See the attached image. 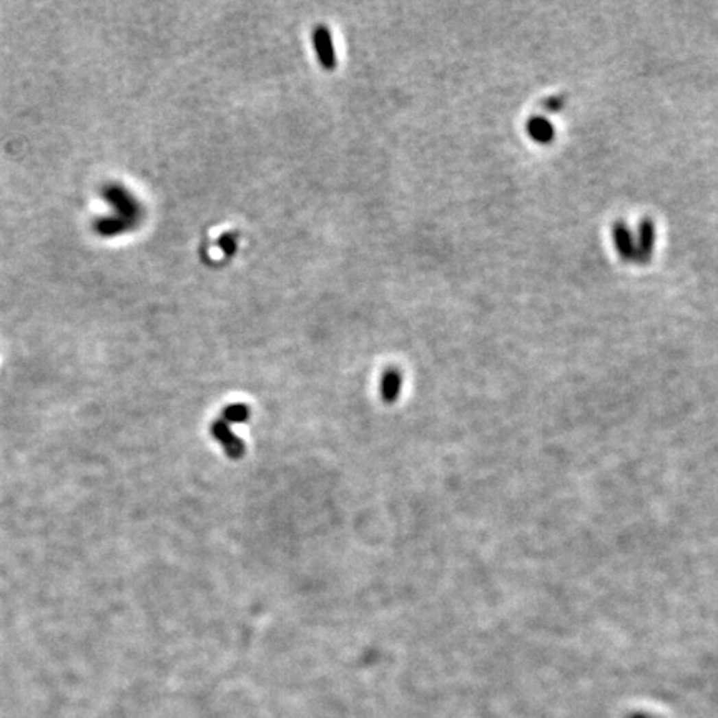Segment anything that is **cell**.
I'll return each mask as SVG.
<instances>
[{"mask_svg":"<svg viewBox=\"0 0 718 718\" xmlns=\"http://www.w3.org/2000/svg\"><path fill=\"white\" fill-rule=\"evenodd\" d=\"M655 245H657V226H655L654 219L643 218L638 223L637 233H635V263L638 265H645L652 260Z\"/></svg>","mask_w":718,"mask_h":718,"instance_id":"cell-1","label":"cell"},{"mask_svg":"<svg viewBox=\"0 0 718 718\" xmlns=\"http://www.w3.org/2000/svg\"><path fill=\"white\" fill-rule=\"evenodd\" d=\"M105 198H107L108 202L115 206L117 213H119L117 219H120L123 225H127V228L132 222H135L136 217H140L139 206H136V203L133 202L132 196L128 195L123 188H119V187L107 188V190H105Z\"/></svg>","mask_w":718,"mask_h":718,"instance_id":"cell-2","label":"cell"},{"mask_svg":"<svg viewBox=\"0 0 718 718\" xmlns=\"http://www.w3.org/2000/svg\"><path fill=\"white\" fill-rule=\"evenodd\" d=\"M313 45H315L318 60L324 70L333 72L336 69V50L333 44V37L326 25H318L313 32Z\"/></svg>","mask_w":718,"mask_h":718,"instance_id":"cell-3","label":"cell"},{"mask_svg":"<svg viewBox=\"0 0 718 718\" xmlns=\"http://www.w3.org/2000/svg\"><path fill=\"white\" fill-rule=\"evenodd\" d=\"M210 431H211V435H213L219 444L223 446L226 456H228L230 459L243 457V454H245V444H243L241 439H239L238 435L231 431L228 422H225L223 419H218V421H215L213 424H211Z\"/></svg>","mask_w":718,"mask_h":718,"instance_id":"cell-4","label":"cell"},{"mask_svg":"<svg viewBox=\"0 0 718 718\" xmlns=\"http://www.w3.org/2000/svg\"><path fill=\"white\" fill-rule=\"evenodd\" d=\"M612 241L619 256L627 263H635V233L627 226V223L617 222L612 226Z\"/></svg>","mask_w":718,"mask_h":718,"instance_id":"cell-5","label":"cell"},{"mask_svg":"<svg viewBox=\"0 0 718 718\" xmlns=\"http://www.w3.org/2000/svg\"><path fill=\"white\" fill-rule=\"evenodd\" d=\"M525 132L532 142L539 145H549L555 139V127L547 117L532 115L525 121Z\"/></svg>","mask_w":718,"mask_h":718,"instance_id":"cell-6","label":"cell"},{"mask_svg":"<svg viewBox=\"0 0 718 718\" xmlns=\"http://www.w3.org/2000/svg\"><path fill=\"white\" fill-rule=\"evenodd\" d=\"M403 390V374L396 368L384 371L381 378V398L384 403L394 404Z\"/></svg>","mask_w":718,"mask_h":718,"instance_id":"cell-7","label":"cell"},{"mask_svg":"<svg viewBox=\"0 0 718 718\" xmlns=\"http://www.w3.org/2000/svg\"><path fill=\"white\" fill-rule=\"evenodd\" d=\"M223 421L228 424H241L250 419V409L245 404H231L223 409Z\"/></svg>","mask_w":718,"mask_h":718,"instance_id":"cell-8","label":"cell"},{"mask_svg":"<svg viewBox=\"0 0 718 718\" xmlns=\"http://www.w3.org/2000/svg\"><path fill=\"white\" fill-rule=\"evenodd\" d=\"M564 105H566V100H564V97H560V95L547 97L542 101V107L547 110V112H552V113L560 112V110L564 108Z\"/></svg>","mask_w":718,"mask_h":718,"instance_id":"cell-9","label":"cell"},{"mask_svg":"<svg viewBox=\"0 0 718 718\" xmlns=\"http://www.w3.org/2000/svg\"><path fill=\"white\" fill-rule=\"evenodd\" d=\"M219 246H222L225 253L233 254L235 250H237V239H235L233 235H223L222 239H219Z\"/></svg>","mask_w":718,"mask_h":718,"instance_id":"cell-10","label":"cell"},{"mask_svg":"<svg viewBox=\"0 0 718 718\" xmlns=\"http://www.w3.org/2000/svg\"><path fill=\"white\" fill-rule=\"evenodd\" d=\"M630 718H650L649 715H643V713H635V715H632Z\"/></svg>","mask_w":718,"mask_h":718,"instance_id":"cell-11","label":"cell"}]
</instances>
